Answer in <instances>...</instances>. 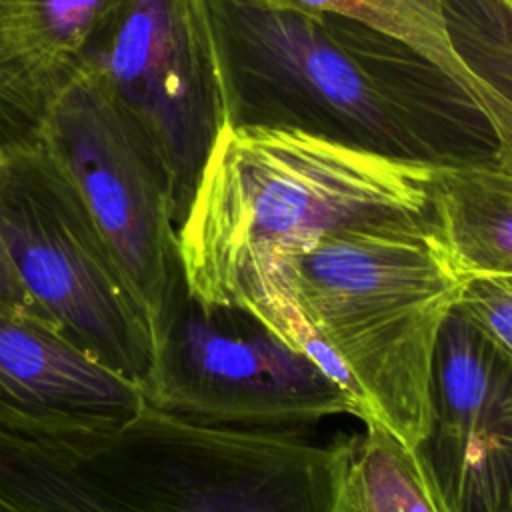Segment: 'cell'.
<instances>
[{"label": "cell", "instance_id": "cell-6", "mask_svg": "<svg viewBox=\"0 0 512 512\" xmlns=\"http://www.w3.org/2000/svg\"><path fill=\"white\" fill-rule=\"evenodd\" d=\"M160 160L176 228L240 104L204 0H126L88 68Z\"/></svg>", "mask_w": 512, "mask_h": 512}, {"label": "cell", "instance_id": "cell-13", "mask_svg": "<svg viewBox=\"0 0 512 512\" xmlns=\"http://www.w3.org/2000/svg\"><path fill=\"white\" fill-rule=\"evenodd\" d=\"M430 214L466 280H512V182L494 162L438 164Z\"/></svg>", "mask_w": 512, "mask_h": 512}, {"label": "cell", "instance_id": "cell-17", "mask_svg": "<svg viewBox=\"0 0 512 512\" xmlns=\"http://www.w3.org/2000/svg\"><path fill=\"white\" fill-rule=\"evenodd\" d=\"M0 304L6 306L8 310L16 312L18 316H24L32 322H38V324L54 330L48 316L40 310V306L34 302V298L24 288L2 240H0Z\"/></svg>", "mask_w": 512, "mask_h": 512}, {"label": "cell", "instance_id": "cell-5", "mask_svg": "<svg viewBox=\"0 0 512 512\" xmlns=\"http://www.w3.org/2000/svg\"><path fill=\"white\" fill-rule=\"evenodd\" d=\"M154 356L140 384L146 404L228 426H296L330 416L366 420L362 404L256 314L204 304L184 270L152 320Z\"/></svg>", "mask_w": 512, "mask_h": 512}, {"label": "cell", "instance_id": "cell-7", "mask_svg": "<svg viewBox=\"0 0 512 512\" xmlns=\"http://www.w3.org/2000/svg\"><path fill=\"white\" fill-rule=\"evenodd\" d=\"M40 140L74 182L154 320L182 274L170 188L154 150L90 70L58 102Z\"/></svg>", "mask_w": 512, "mask_h": 512}, {"label": "cell", "instance_id": "cell-8", "mask_svg": "<svg viewBox=\"0 0 512 512\" xmlns=\"http://www.w3.org/2000/svg\"><path fill=\"white\" fill-rule=\"evenodd\" d=\"M416 452L450 512H512V356L460 306L438 338Z\"/></svg>", "mask_w": 512, "mask_h": 512}, {"label": "cell", "instance_id": "cell-12", "mask_svg": "<svg viewBox=\"0 0 512 512\" xmlns=\"http://www.w3.org/2000/svg\"><path fill=\"white\" fill-rule=\"evenodd\" d=\"M228 4L304 10L350 18L400 42L432 64L486 120L494 134V158L512 154V96L482 76L460 50L446 0H216Z\"/></svg>", "mask_w": 512, "mask_h": 512}, {"label": "cell", "instance_id": "cell-18", "mask_svg": "<svg viewBox=\"0 0 512 512\" xmlns=\"http://www.w3.org/2000/svg\"><path fill=\"white\" fill-rule=\"evenodd\" d=\"M494 164L506 174V178L512 182V154H506V156H498L494 158Z\"/></svg>", "mask_w": 512, "mask_h": 512}, {"label": "cell", "instance_id": "cell-4", "mask_svg": "<svg viewBox=\"0 0 512 512\" xmlns=\"http://www.w3.org/2000/svg\"><path fill=\"white\" fill-rule=\"evenodd\" d=\"M0 240L54 330L140 386L154 356L150 314L42 140L0 150Z\"/></svg>", "mask_w": 512, "mask_h": 512}, {"label": "cell", "instance_id": "cell-14", "mask_svg": "<svg viewBox=\"0 0 512 512\" xmlns=\"http://www.w3.org/2000/svg\"><path fill=\"white\" fill-rule=\"evenodd\" d=\"M350 512H450L416 448L364 422L346 472Z\"/></svg>", "mask_w": 512, "mask_h": 512}, {"label": "cell", "instance_id": "cell-11", "mask_svg": "<svg viewBox=\"0 0 512 512\" xmlns=\"http://www.w3.org/2000/svg\"><path fill=\"white\" fill-rule=\"evenodd\" d=\"M222 58L252 56L344 120L388 134L396 104L378 78L330 32L324 14L204 0Z\"/></svg>", "mask_w": 512, "mask_h": 512}, {"label": "cell", "instance_id": "cell-15", "mask_svg": "<svg viewBox=\"0 0 512 512\" xmlns=\"http://www.w3.org/2000/svg\"><path fill=\"white\" fill-rule=\"evenodd\" d=\"M452 32L472 48L468 62H484V76L512 96V0H462Z\"/></svg>", "mask_w": 512, "mask_h": 512}, {"label": "cell", "instance_id": "cell-1", "mask_svg": "<svg viewBox=\"0 0 512 512\" xmlns=\"http://www.w3.org/2000/svg\"><path fill=\"white\" fill-rule=\"evenodd\" d=\"M354 438L228 426L146 404L116 428L0 426V512H350Z\"/></svg>", "mask_w": 512, "mask_h": 512}, {"label": "cell", "instance_id": "cell-10", "mask_svg": "<svg viewBox=\"0 0 512 512\" xmlns=\"http://www.w3.org/2000/svg\"><path fill=\"white\" fill-rule=\"evenodd\" d=\"M126 0H0V150L40 140Z\"/></svg>", "mask_w": 512, "mask_h": 512}, {"label": "cell", "instance_id": "cell-9", "mask_svg": "<svg viewBox=\"0 0 512 512\" xmlns=\"http://www.w3.org/2000/svg\"><path fill=\"white\" fill-rule=\"evenodd\" d=\"M144 406L138 384L0 304V426L26 434L106 430Z\"/></svg>", "mask_w": 512, "mask_h": 512}, {"label": "cell", "instance_id": "cell-3", "mask_svg": "<svg viewBox=\"0 0 512 512\" xmlns=\"http://www.w3.org/2000/svg\"><path fill=\"white\" fill-rule=\"evenodd\" d=\"M280 282L356 384L368 422L416 448L430 428L438 338L458 306V272L432 214H400L334 230L276 258L244 306Z\"/></svg>", "mask_w": 512, "mask_h": 512}, {"label": "cell", "instance_id": "cell-2", "mask_svg": "<svg viewBox=\"0 0 512 512\" xmlns=\"http://www.w3.org/2000/svg\"><path fill=\"white\" fill-rule=\"evenodd\" d=\"M436 168L294 126L226 122L178 226L188 292L242 308L276 258L352 224L430 212Z\"/></svg>", "mask_w": 512, "mask_h": 512}, {"label": "cell", "instance_id": "cell-16", "mask_svg": "<svg viewBox=\"0 0 512 512\" xmlns=\"http://www.w3.org/2000/svg\"><path fill=\"white\" fill-rule=\"evenodd\" d=\"M458 306L512 356V280H468Z\"/></svg>", "mask_w": 512, "mask_h": 512}]
</instances>
